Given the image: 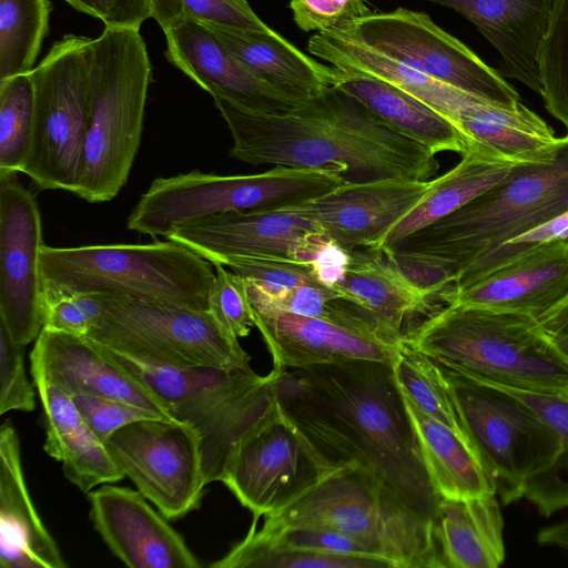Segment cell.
<instances>
[{"mask_svg":"<svg viewBox=\"0 0 568 568\" xmlns=\"http://www.w3.org/2000/svg\"><path fill=\"white\" fill-rule=\"evenodd\" d=\"M33 112L31 72L0 80V171L21 172L30 146Z\"/></svg>","mask_w":568,"mask_h":568,"instance_id":"obj_38","label":"cell"},{"mask_svg":"<svg viewBox=\"0 0 568 568\" xmlns=\"http://www.w3.org/2000/svg\"><path fill=\"white\" fill-rule=\"evenodd\" d=\"M351 256V250L327 236L318 247L311 263L317 281L334 290L343 278Z\"/></svg>","mask_w":568,"mask_h":568,"instance_id":"obj_48","label":"cell"},{"mask_svg":"<svg viewBox=\"0 0 568 568\" xmlns=\"http://www.w3.org/2000/svg\"><path fill=\"white\" fill-rule=\"evenodd\" d=\"M258 519L253 517L247 535L263 544L323 554L382 558L364 542L335 529L312 526L270 527L263 525L257 530Z\"/></svg>","mask_w":568,"mask_h":568,"instance_id":"obj_41","label":"cell"},{"mask_svg":"<svg viewBox=\"0 0 568 568\" xmlns=\"http://www.w3.org/2000/svg\"><path fill=\"white\" fill-rule=\"evenodd\" d=\"M163 32L170 62L213 98L264 113L288 112L301 103L255 77L204 23L181 21Z\"/></svg>","mask_w":568,"mask_h":568,"instance_id":"obj_20","label":"cell"},{"mask_svg":"<svg viewBox=\"0 0 568 568\" xmlns=\"http://www.w3.org/2000/svg\"><path fill=\"white\" fill-rule=\"evenodd\" d=\"M334 290L371 312L400 338L406 335L408 318L429 316L447 306L440 297L413 283L381 248L351 250L344 276Z\"/></svg>","mask_w":568,"mask_h":568,"instance_id":"obj_27","label":"cell"},{"mask_svg":"<svg viewBox=\"0 0 568 568\" xmlns=\"http://www.w3.org/2000/svg\"><path fill=\"white\" fill-rule=\"evenodd\" d=\"M102 311L87 337L114 351L171 367L251 369V356L209 311L119 293H98Z\"/></svg>","mask_w":568,"mask_h":568,"instance_id":"obj_12","label":"cell"},{"mask_svg":"<svg viewBox=\"0 0 568 568\" xmlns=\"http://www.w3.org/2000/svg\"><path fill=\"white\" fill-rule=\"evenodd\" d=\"M464 16L501 58L498 72L540 94L539 51L555 0H425Z\"/></svg>","mask_w":568,"mask_h":568,"instance_id":"obj_24","label":"cell"},{"mask_svg":"<svg viewBox=\"0 0 568 568\" xmlns=\"http://www.w3.org/2000/svg\"><path fill=\"white\" fill-rule=\"evenodd\" d=\"M568 301V240L539 244L460 291L454 303L538 322Z\"/></svg>","mask_w":568,"mask_h":568,"instance_id":"obj_22","label":"cell"},{"mask_svg":"<svg viewBox=\"0 0 568 568\" xmlns=\"http://www.w3.org/2000/svg\"><path fill=\"white\" fill-rule=\"evenodd\" d=\"M34 387L27 377L23 346L13 342L0 323V415L11 410L32 412Z\"/></svg>","mask_w":568,"mask_h":568,"instance_id":"obj_44","label":"cell"},{"mask_svg":"<svg viewBox=\"0 0 568 568\" xmlns=\"http://www.w3.org/2000/svg\"><path fill=\"white\" fill-rule=\"evenodd\" d=\"M70 396L88 425L103 443L110 435L130 423L164 417L156 412L120 399L83 394Z\"/></svg>","mask_w":568,"mask_h":568,"instance_id":"obj_45","label":"cell"},{"mask_svg":"<svg viewBox=\"0 0 568 568\" xmlns=\"http://www.w3.org/2000/svg\"><path fill=\"white\" fill-rule=\"evenodd\" d=\"M75 10L83 12L102 22L105 19V10L102 0H64Z\"/></svg>","mask_w":568,"mask_h":568,"instance_id":"obj_52","label":"cell"},{"mask_svg":"<svg viewBox=\"0 0 568 568\" xmlns=\"http://www.w3.org/2000/svg\"><path fill=\"white\" fill-rule=\"evenodd\" d=\"M536 540L542 547H556L568 551V518L539 529Z\"/></svg>","mask_w":568,"mask_h":568,"instance_id":"obj_50","label":"cell"},{"mask_svg":"<svg viewBox=\"0 0 568 568\" xmlns=\"http://www.w3.org/2000/svg\"><path fill=\"white\" fill-rule=\"evenodd\" d=\"M17 171H0V323L18 345L36 341L44 327L40 278L42 224L34 194Z\"/></svg>","mask_w":568,"mask_h":568,"instance_id":"obj_16","label":"cell"},{"mask_svg":"<svg viewBox=\"0 0 568 568\" xmlns=\"http://www.w3.org/2000/svg\"><path fill=\"white\" fill-rule=\"evenodd\" d=\"M307 51L343 72L369 75L412 94L452 122L474 97L372 49L343 28L316 32Z\"/></svg>","mask_w":568,"mask_h":568,"instance_id":"obj_29","label":"cell"},{"mask_svg":"<svg viewBox=\"0 0 568 568\" xmlns=\"http://www.w3.org/2000/svg\"><path fill=\"white\" fill-rule=\"evenodd\" d=\"M213 266L216 273L209 293V312L231 338L239 341L255 326L247 281L223 265Z\"/></svg>","mask_w":568,"mask_h":568,"instance_id":"obj_42","label":"cell"},{"mask_svg":"<svg viewBox=\"0 0 568 568\" xmlns=\"http://www.w3.org/2000/svg\"><path fill=\"white\" fill-rule=\"evenodd\" d=\"M31 375L67 392L110 397L172 418L164 403L106 358L87 336L43 328L30 354Z\"/></svg>","mask_w":568,"mask_h":568,"instance_id":"obj_23","label":"cell"},{"mask_svg":"<svg viewBox=\"0 0 568 568\" xmlns=\"http://www.w3.org/2000/svg\"><path fill=\"white\" fill-rule=\"evenodd\" d=\"M214 568H395L383 558L347 556L292 549L260 542L248 535Z\"/></svg>","mask_w":568,"mask_h":568,"instance_id":"obj_37","label":"cell"},{"mask_svg":"<svg viewBox=\"0 0 568 568\" xmlns=\"http://www.w3.org/2000/svg\"><path fill=\"white\" fill-rule=\"evenodd\" d=\"M51 12L50 0H0V80L34 69Z\"/></svg>","mask_w":568,"mask_h":568,"instance_id":"obj_34","label":"cell"},{"mask_svg":"<svg viewBox=\"0 0 568 568\" xmlns=\"http://www.w3.org/2000/svg\"><path fill=\"white\" fill-rule=\"evenodd\" d=\"M548 163L514 174L389 250L439 258L462 268L505 242L568 211V133ZM457 277V276H456Z\"/></svg>","mask_w":568,"mask_h":568,"instance_id":"obj_7","label":"cell"},{"mask_svg":"<svg viewBox=\"0 0 568 568\" xmlns=\"http://www.w3.org/2000/svg\"><path fill=\"white\" fill-rule=\"evenodd\" d=\"M440 368L497 497L504 505L519 500L529 479L557 458L560 436L508 389Z\"/></svg>","mask_w":568,"mask_h":568,"instance_id":"obj_11","label":"cell"},{"mask_svg":"<svg viewBox=\"0 0 568 568\" xmlns=\"http://www.w3.org/2000/svg\"><path fill=\"white\" fill-rule=\"evenodd\" d=\"M220 265L230 268L271 294L305 284H321L310 265L292 260L230 257Z\"/></svg>","mask_w":568,"mask_h":568,"instance_id":"obj_43","label":"cell"},{"mask_svg":"<svg viewBox=\"0 0 568 568\" xmlns=\"http://www.w3.org/2000/svg\"><path fill=\"white\" fill-rule=\"evenodd\" d=\"M430 181L402 178L343 183L314 199L312 210L323 233L353 248H374L426 194Z\"/></svg>","mask_w":568,"mask_h":568,"instance_id":"obj_21","label":"cell"},{"mask_svg":"<svg viewBox=\"0 0 568 568\" xmlns=\"http://www.w3.org/2000/svg\"><path fill=\"white\" fill-rule=\"evenodd\" d=\"M213 264L168 240L148 244L85 245L40 250L45 305L60 297L119 293L193 311H209Z\"/></svg>","mask_w":568,"mask_h":568,"instance_id":"obj_4","label":"cell"},{"mask_svg":"<svg viewBox=\"0 0 568 568\" xmlns=\"http://www.w3.org/2000/svg\"><path fill=\"white\" fill-rule=\"evenodd\" d=\"M43 408L44 450L62 464L64 476L83 493L113 484L124 475L94 434L72 397L59 386L32 376Z\"/></svg>","mask_w":568,"mask_h":568,"instance_id":"obj_28","label":"cell"},{"mask_svg":"<svg viewBox=\"0 0 568 568\" xmlns=\"http://www.w3.org/2000/svg\"><path fill=\"white\" fill-rule=\"evenodd\" d=\"M94 343L106 358L159 397L172 418L196 429L207 485L221 480L236 444L275 405L274 368L261 376L252 368L171 367Z\"/></svg>","mask_w":568,"mask_h":568,"instance_id":"obj_5","label":"cell"},{"mask_svg":"<svg viewBox=\"0 0 568 568\" xmlns=\"http://www.w3.org/2000/svg\"><path fill=\"white\" fill-rule=\"evenodd\" d=\"M506 389L532 407L560 436L561 450L557 458L529 479L523 496L540 515L550 517L568 507V398Z\"/></svg>","mask_w":568,"mask_h":568,"instance_id":"obj_36","label":"cell"},{"mask_svg":"<svg viewBox=\"0 0 568 568\" xmlns=\"http://www.w3.org/2000/svg\"><path fill=\"white\" fill-rule=\"evenodd\" d=\"M440 367L505 388L565 397L568 358L524 314L453 303L403 338Z\"/></svg>","mask_w":568,"mask_h":568,"instance_id":"obj_3","label":"cell"},{"mask_svg":"<svg viewBox=\"0 0 568 568\" xmlns=\"http://www.w3.org/2000/svg\"><path fill=\"white\" fill-rule=\"evenodd\" d=\"M345 181L335 170L275 166L248 175L194 170L155 179L126 222L129 230L165 237L180 225L225 212L277 210L304 204Z\"/></svg>","mask_w":568,"mask_h":568,"instance_id":"obj_9","label":"cell"},{"mask_svg":"<svg viewBox=\"0 0 568 568\" xmlns=\"http://www.w3.org/2000/svg\"><path fill=\"white\" fill-rule=\"evenodd\" d=\"M311 202L196 219L172 230L165 239L189 247L213 265L230 257L297 261L311 235L321 231Z\"/></svg>","mask_w":568,"mask_h":568,"instance_id":"obj_17","label":"cell"},{"mask_svg":"<svg viewBox=\"0 0 568 568\" xmlns=\"http://www.w3.org/2000/svg\"><path fill=\"white\" fill-rule=\"evenodd\" d=\"M393 367L399 389L424 413L450 428L474 450L442 368L404 341Z\"/></svg>","mask_w":568,"mask_h":568,"instance_id":"obj_35","label":"cell"},{"mask_svg":"<svg viewBox=\"0 0 568 568\" xmlns=\"http://www.w3.org/2000/svg\"><path fill=\"white\" fill-rule=\"evenodd\" d=\"M565 398H568V395H567V396H565Z\"/></svg>","mask_w":568,"mask_h":568,"instance_id":"obj_54","label":"cell"},{"mask_svg":"<svg viewBox=\"0 0 568 568\" xmlns=\"http://www.w3.org/2000/svg\"><path fill=\"white\" fill-rule=\"evenodd\" d=\"M124 477L168 519L199 508L207 485L201 437L175 418H145L125 425L104 442Z\"/></svg>","mask_w":568,"mask_h":568,"instance_id":"obj_14","label":"cell"},{"mask_svg":"<svg viewBox=\"0 0 568 568\" xmlns=\"http://www.w3.org/2000/svg\"><path fill=\"white\" fill-rule=\"evenodd\" d=\"M518 164L469 145L462 160L430 181L420 202L400 219L374 248H392L417 231L449 215L511 176Z\"/></svg>","mask_w":568,"mask_h":568,"instance_id":"obj_31","label":"cell"},{"mask_svg":"<svg viewBox=\"0 0 568 568\" xmlns=\"http://www.w3.org/2000/svg\"><path fill=\"white\" fill-rule=\"evenodd\" d=\"M402 395L426 471L438 497L465 499L496 494L476 453L450 428L424 413L403 392Z\"/></svg>","mask_w":568,"mask_h":568,"instance_id":"obj_33","label":"cell"},{"mask_svg":"<svg viewBox=\"0 0 568 568\" xmlns=\"http://www.w3.org/2000/svg\"><path fill=\"white\" fill-rule=\"evenodd\" d=\"M540 95L568 133V0H555L539 51Z\"/></svg>","mask_w":568,"mask_h":568,"instance_id":"obj_39","label":"cell"},{"mask_svg":"<svg viewBox=\"0 0 568 568\" xmlns=\"http://www.w3.org/2000/svg\"><path fill=\"white\" fill-rule=\"evenodd\" d=\"M88 499L94 529L128 567H201L183 537L139 490L105 484L90 490Z\"/></svg>","mask_w":568,"mask_h":568,"instance_id":"obj_18","label":"cell"},{"mask_svg":"<svg viewBox=\"0 0 568 568\" xmlns=\"http://www.w3.org/2000/svg\"><path fill=\"white\" fill-rule=\"evenodd\" d=\"M539 323L552 338L568 335V301Z\"/></svg>","mask_w":568,"mask_h":568,"instance_id":"obj_51","label":"cell"},{"mask_svg":"<svg viewBox=\"0 0 568 568\" xmlns=\"http://www.w3.org/2000/svg\"><path fill=\"white\" fill-rule=\"evenodd\" d=\"M91 47V116L75 195L100 203L115 197L128 181L141 142L152 67L138 29L104 27Z\"/></svg>","mask_w":568,"mask_h":568,"instance_id":"obj_6","label":"cell"},{"mask_svg":"<svg viewBox=\"0 0 568 568\" xmlns=\"http://www.w3.org/2000/svg\"><path fill=\"white\" fill-rule=\"evenodd\" d=\"M320 480L314 458L275 402L236 444L220 481L261 518L285 508Z\"/></svg>","mask_w":568,"mask_h":568,"instance_id":"obj_15","label":"cell"},{"mask_svg":"<svg viewBox=\"0 0 568 568\" xmlns=\"http://www.w3.org/2000/svg\"><path fill=\"white\" fill-rule=\"evenodd\" d=\"M150 18L161 29L181 22L267 29L247 0H150Z\"/></svg>","mask_w":568,"mask_h":568,"instance_id":"obj_40","label":"cell"},{"mask_svg":"<svg viewBox=\"0 0 568 568\" xmlns=\"http://www.w3.org/2000/svg\"><path fill=\"white\" fill-rule=\"evenodd\" d=\"M277 371L275 398L321 479L359 467L423 517L440 498L426 471L393 364L356 359Z\"/></svg>","mask_w":568,"mask_h":568,"instance_id":"obj_1","label":"cell"},{"mask_svg":"<svg viewBox=\"0 0 568 568\" xmlns=\"http://www.w3.org/2000/svg\"><path fill=\"white\" fill-rule=\"evenodd\" d=\"M263 525L331 528L364 542L395 568H440L433 521L359 467L326 475L285 508L265 515Z\"/></svg>","mask_w":568,"mask_h":568,"instance_id":"obj_8","label":"cell"},{"mask_svg":"<svg viewBox=\"0 0 568 568\" xmlns=\"http://www.w3.org/2000/svg\"><path fill=\"white\" fill-rule=\"evenodd\" d=\"M91 38L65 34L31 71L33 126L21 173L40 190H79L91 116Z\"/></svg>","mask_w":568,"mask_h":568,"instance_id":"obj_10","label":"cell"},{"mask_svg":"<svg viewBox=\"0 0 568 568\" xmlns=\"http://www.w3.org/2000/svg\"><path fill=\"white\" fill-rule=\"evenodd\" d=\"M296 26L303 31L344 27L371 13L365 0H291Z\"/></svg>","mask_w":568,"mask_h":568,"instance_id":"obj_46","label":"cell"},{"mask_svg":"<svg viewBox=\"0 0 568 568\" xmlns=\"http://www.w3.org/2000/svg\"><path fill=\"white\" fill-rule=\"evenodd\" d=\"M45 307L43 328L81 336H87L102 311L98 293L60 297Z\"/></svg>","mask_w":568,"mask_h":568,"instance_id":"obj_47","label":"cell"},{"mask_svg":"<svg viewBox=\"0 0 568 568\" xmlns=\"http://www.w3.org/2000/svg\"><path fill=\"white\" fill-rule=\"evenodd\" d=\"M213 100L233 139L230 156L241 162L335 170L344 183L390 178L429 181L439 169L433 151L398 133L336 87L284 113Z\"/></svg>","mask_w":568,"mask_h":568,"instance_id":"obj_2","label":"cell"},{"mask_svg":"<svg viewBox=\"0 0 568 568\" xmlns=\"http://www.w3.org/2000/svg\"><path fill=\"white\" fill-rule=\"evenodd\" d=\"M0 567H67L29 494L19 438L9 420L0 428Z\"/></svg>","mask_w":568,"mask_h":568,"instance_id":"obj_25","label":"cell"},{"mask_svg":"<svg viewBox=\"0 0 568 568\" xmlns=\"http://www.w3.org/2000/svg\"><path fill=\"white\" fill-rule=\"evenodd\" d=\"M336 88L354 97L392 129L435 154L447 151L464 154L468 148L467 140L449 119L393 84L342 71Z\"/></svg>","mask_w":568,"mask_h":568,"instance_id":"obj_32","label":"cell"},{"mask_svg":"<svg viewBox=\"0 0 568 568\" xmlns=\"http://www.w3.org/2000/svg\"><path fill=\"white\" fill-rule=\"evenodd\" d=\"M274 369L365 359L394 364L400 343L325 318L253 310Z\"/></svg>","mask_w":568,"mask_h":568,"instance_id":"obj_19","label":"cell"},{"mask_svg":"<svg viewBox=\"0 0 568 568\" xmlns=\"http://www.w3.org/2000/svg\"><path fill=\"white\" fill-rule=\"evenodd\" d=\"M374 50L422 73L491 102L516 106L520 97L498 70L424 12H371L341 27Z\"/></svg>","mask_w":568,"mask_h":568,"instance_id":"obj_13","label":"cell"},{"mask_svg":"<svg viewBox=\"0 0 568 568\" xmlns=\"http://www.w3.org/2000/svg\"><path fill=\"white\" fill-rule=\"evenodd\" d=\"M557 347L562 352V354L568 358V335L554 338Z\"/></svg>","mask_w":568,"mask_h":568,"instance_id":"obj_53","label":"cell"},{"mask_svg":"<svg viewBox=\"0 0 568 568\" xmlns=\"http://www.w3.org/2000/svg\"><path fill=\"white\" fill-rule=\"evenodd\" d=\"M105 19L104 27L140 30L150 18V0H102Z\"/></svg>","mask_w":568,"mask_h":568,"instance_id":"obj_49","label":"cell"},{"mask_svg":"<svg viewBox=\"0 0 568 568\" xmlns=\"http://www.w3.org/2000/svg\"><path fill=\"white\" fill-rule=\"evenodd\" d=\"M205 26L255 77L294 101L311 99L341 80V70L312 59L271 28Z\"/></svg>","mask_w":568,"mask_h":568,"instance_id":"obj_26","label":"cell"},{"mask_svg":"<svg viewBox=\"0 0 568 568\" xmlns=\"http://www.w3.org/2000/svg\"><path fill=\"white\" fill-rule=\"evenodd\" d=\"M504 519L495 493L440 499L433 536L440 568H497L505 560Z\"/></svg>","mask_w":568,"mask_h":568,"instance_id":"obj_30","label":"cell"}]
</instances>
